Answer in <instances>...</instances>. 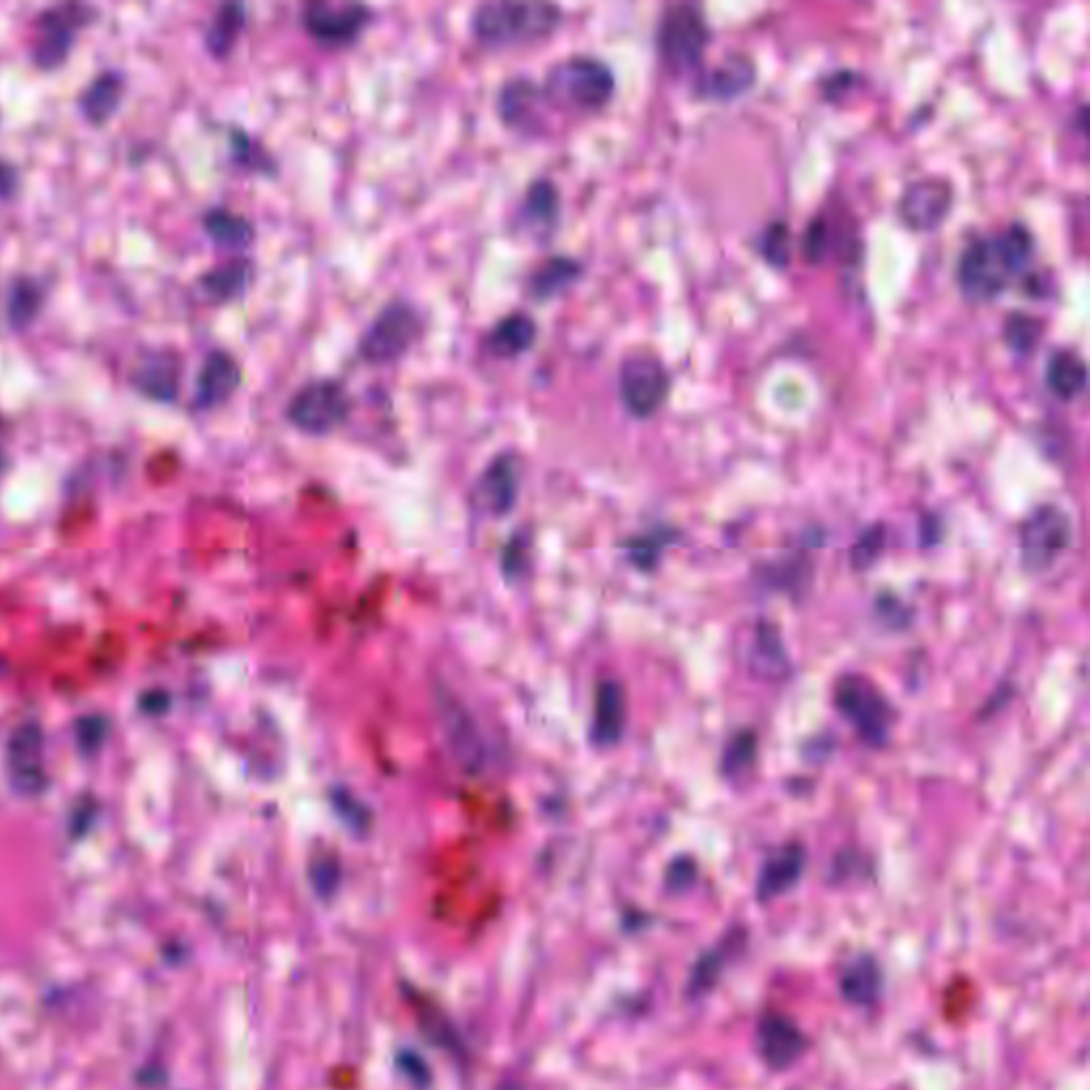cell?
<instances>
[{
	"mask_svg": "<svg viewBox=\"0 0 1090 1090\" xmlns=\"http://www.w3.org/2000/svg\"><path fill=\"white\" fill-rule=\"evenodd\" d=\"M1035 252V241L1024 224L976 238L958 260V286L971 301H990L1026 271Z\"/></svg>",
	"mask_w": 1090,
	"mask_h": 1090,
	"instance_id": "cell-1",
	"label": "cell"
},
{
	"mask_svg": "<svg viewBox=\"0 0 1090 1090\" xmlns=\"http://www.w3.org/2000/svg\"><path fill=\"white\" fill-rule=\"evenodd\" d=\"M565 11L556 2L544 0H488L479 2L469 29L483 47H515L540 43L558 33Z\"/></svg>",
	"mask_w": 1090,
	"mask_h": 1090,
	"instance_id": "cell-2",
	"label": "cell"
},
{
	"mask_svg": "<svg viewBox=\"0 0 1090 1090\" xmlns=\"http://www.w3.org/2000/svg\"><path fill=\"white\" fill-rule=\"evenodd\" d=\"M540 86L549 107L558 111L594 113L612 101L615 75L601 58L576 54L547 68Z\"/></svg>",
	"mask_w": 1090,
	"mask_h": 1090,
	"instance_id": "cell-3",
	"label": "cell"
},
{
	"mask_svg": "<svg viewBox=\"0 0 1090 1090\" xmlns=\"http://www.w3.org/2000/svg\"><path fill=\"white\" fill-rule=\"evenodd\" d=\"M424 331L415 307L397 299L381 307L358 340V354L369 365H392L405 358Z\"/></svg>",
	"mask_w": 1090,
	"mask_h": 1090,
	"instance_id": "cell-4",
	"label": "cell"
},
{
	"mask_svg": "<svg viewBox=\"0 0 1090 1090\" xmlns=\"http://www.w3.org/2000/svg\"><path fill=\"white\" fill-rule=\"evenodd\" d=\"M710 38L712 33L703 11L692 2L669 4L658 20L656 47L671 70L683 73L699 67Z\"/></svg>",
	"mask_w": 1090,
	"mask_h": 1090,
	"instance_id": "cell-5",
	"label": "cell"
},
{
	"mask_svg": "<svg viewBox=\"0 0 1090 1090\" xmlns=\"http://www.w3.org/2000/svg\"><path fill=\"white\" fill-rule=\"evenodd\" d=\"M352 399L335 377H315L303 383L286 405V420L305 435L322 437L349 418Z\"/></svg>",
	"mask_w": 1090,
	"mask_h": 1090,
	"instance_id": "cell-6",
	"label": "cell"
},
{
	"mask_svg": "<svg viewBox=\"0 0 1090 1090\" xmlns=\"http://www.w3.org/2000/svg\"><path fill=\"white\" fill-rule=\"evenodd\" d=\"M833 701L837 712L844 715L858 737L871 746L882 748L890 739L894 712L885 694L860 676H846L837 681Z\"/></svg>",
	"mask_w": 1090,
	"mask_h": 1090,
	"instance_id": "cell-7",
	"label": "cell"
},
{
	"mask_svg": "<svg viewBox=\"0 0 1090 1090\" xmlns=\"http://www.w3.org/2000/svg\"><path fill=\"white\" fill-rule=\"evenodd\" d=\"M374 9L365 2L313 0L301 9V26L315 43L331 49L354 45L374 22Z\"/></svg>",
	"mask_w": 1090,
	"mask_h": 1090,
	"instance_id": "cell-8",
	"label": "cell"
},
{
	"mask_svg": "<svg viewBox=\"0 0 1090 1090\" xmlns=\"http://www.w3.org/2000/svg\"><path fill=\"white\" fill-rule=\"evenodd\" d=\"M1071 520L1053 503L1039 505L1022 520L1019 531L1022 565L1026 571H1046L1071 545Z\"/></svg>",
	"mask_w": 1090,
	"mask_h": 1090,
	"instance_id": "cell-9",
	"label": "cell"
},
{
	"mask_svg": "<svg viewBox=\"0 0 1090 1090\" xmlns=\"http://www.w3.org/2000/svg\"><path fill=\"white\" fill-rule=\"evenodd\" d=\"M618 388L624 409L637 420H647L665 405L671 377L656 356L635 354L620 365Z\"/></svg>",
	"mask_w": 1090,
	"mask_h": 1090,
	"instance_id": "cell-10",
	"label": "cell"
},
{
	"mask_svg": "<svg viewBox=\"0 0 1090 1090\" xmlns=\"http://www.w3.org/2000/svg\"><path fill=\"white\" fill-rule=\"evenodd\" d=\"M97 18V9L86 2H63L38 13V38L33 60L41 68L60 67L70 54L75 33Z\"/></svg>",
	"mask_w": 1090,
	"mask_h": 1090,
	"instance_id": "cell-11",
	"label": "cell"
},
{
	"mask_svg": "<svg viewBox=\"0 0 1090 1090\" xmlns=\"http://www.w3.org/2000/svg\"><path fill=\"white\" fill-rule=\"evenodd\" d=\"M812 1050V1037L797 1021L778 1010H765L756 1021V1055L774 1071L792 1069Z\"/></svg>",
	"mask_w": 1090,
	"mask_h": 1090,
	"instance_id": "cell-12",
	"label": "cell"
},
{
	"mask_svg": "<svg viewBox=\"0 0 1090 1090\" xmlns=\"http://www.w3.org/2000/svg\"><path fill=\"white\" fill-rule=\"evenodd\" d=\"M953 201L954 188L948 179L922 177L901 194L899 213L910 229L931 231L948 215Z\"/></svg>",
	"mask_w": 1090,
	"mask_h": 1090,
	"instance_id": "cell-13",
	"label": "cell"
},
{
	"mask_svg": "<svg viewBox=\"0 0 1090 1090\" xmlns=\"http://www.w3.org/2000/svg\"><path fill=\"white\" fill-rule=\"evenodd\" d=\"M748 942V931L739 924L731 926L714 946L705 948L690 965V974L686 980V999L699 1001L714 990L715 985L726 974L735 954L744 953Z\"/></svg>",
	"mask_w": 1090,
	"mask_h": 1090,
	"instance_id": "cell-14",
	"label": "cell"
},
{
	"mask_svg": "<svg viewBox=\"0 0 1090 1090\" xmlns=\"http://www.w3.org/2000/svg\"><path fill=\"white\" fill-rule=\"evenodd\" d=\"M520 494V460L513 452H501L477 477L474 503L488 515H505Z\"/></svg>",
	"mask_w": 1090,
	"mask_h": 1090,
	"instance_id": "cell-15",
	"label": "cell"
},
{
	"mask_svg": "<svg viewBox=\"0 0 1090 1090\" xmlns=\"http://www.w3.org/2000/svg\"><path fill=\"white\" fill-rule=\"evenodd\" d=\"M545 107L549 104L545 102L542 86L524 75L508 79L497 94V111L501 122L520 133H537L544 120Z\"/></svg>",
	"mask_w": 1090,
	"mask_h": 1090,
	"instance_id": "cell-16",
	"label": "cell"
},
{
	"mask_svg": "<svg viewBox=\"0 0 1090 1090\" xmlns=\"http://www.w3.org/2000/svg\"><path fill=\"white\" fill-rule=\"evenodd\" d=\"M808 869V852L803 844H786L782 848L771 852L756 876L754 897L760 905L780 899L801 882Z\"/></svg>",
	"mask_w": 1090,
	"mask_h": 1090,
	"instance_id": "cell-17",
	"label": "cell"
},
{
	"mask_svg": "<svg viewBox=\"0 0 1090 1090\" xmlns=\"http://www.w3.org/2000/svg\"><path fill=\"white\" fill-rule=\"evenodd\" d=\"M837 987L842 999L852 1008H876L885 994V967L876 954H854L844 965Z\"/></svg>",
	"mask_w": 1090,
	"mask_h": 1090,
	"instance_id": "cell-18",
	"label": "cell"
},
{
	"mask_svg": "<svg viewBox=\"0 0 1090 1090\" xmlns=\"http://www.w3.org/2000/svg\"><path fill=\"white\" fill-rule=\"evenodd\" d=\"M243 383V369L237 358L226 349H213L204 358L197 377L194 408L213 409L226 403Z\"/></svg>",
	"mask_w": 1090,
	"mask_h": 1090,
	"instance_id": "cell-19",
	"label": "cell"
},
{
	"mask_svg": "<svg viewBox=\"0 0 1090 1090\" xmlns=\"http://www.w3.org/2000/svg\"><path fill=\"white\" fill-rule=\"evenodd\" d=\"M560 215H563V197L558 186L547 177L533 179L526 186L518 209L520 229L535 237H547L558 229Z\"/></svg>",
	"mask_w": 1090,
	"mask_h": 1090,
	"instance_id": "cell-20",
	"label": "cell"
},
{
	"mask_svg": "<svg viewBox=\"0 0 1090 1090\" xmlns=\"http://www.w3.org/2000/svg\"><path fill=\"white\" fill-rule=\"evenodd\" d=\"M540 337L537 320L522 309L499 318L483 337V349L497 360H513L531 352Z\"/></svg>",
	"mask_w": 1090,
	"mask_h": 1090,
	"instance_id": "cell-21",
	"label": "cell"
},
{
	"mask_svg": "<svg viewBox=\"0 0 1090 1090\" xmlns=\"http://www.w3.org/2000/svg\"><path fill=\"white\" fill-rule=\"evenodd\" d=\"M581 277H583V265L578 258L567 254H554L529 272L526 294L537 303H547L569 292Z\"/></svg>",
	"mask_w": 1090,
	"mask_h": 1090,
	"instance_id": "cell-22",
	"label": "cell"
},
{
	"mask_svg": "<svg viewBox=\"0 0 1090 1090\" xmlns=\"http://www.w3.org/2000/svg\"><path fill=\"white\" fill-rule=\"evenodd\" d=\"M754 77L756 68L746 54H728L715 67L701 73L697 79V90L708 99L728 101L752 88Z\"/></svg>",
	"mask_w": 1090,
	"mask_h": 1090,
	"instance_id": "cell-23",
	"label": "cell"
},
{
	"mask_svg": "<svg viewBox=\"0 0 1090 1090\" xmlns=\"http://www.w3.org/2000/svg\"><path fill=\"white\" fill-rule=\"evenodd\" d=\"M626 726V697L624 688L615 680H603L594 692L592 712V742L597 746H615Z\"/></svg>",
	"mask_w": 1090,
	"mask_h": 1090,
	"instance_id": "cell-24",
	"label": "cell"
},
{
	"mask_svg": "<svg viewBox=\"0 0 1090 1090\" xmlns=\"http://www.w3.org/2000/svg\"><path fill=\"white\" fill-rule=\"evenodd\" d=\"M254 275H256V265L249 258L238 256L224 265L204 271L199 277V288L211 303L224 305L237 301L247 292Z\"/></svg>",
	"mask_w": 1090,
	"mask_h": 1090,
	"instance_id": "cell-25",
	"label": "cell"
},
{
	"mask_svg": "<svg viewBox=\"0 0 1090 1090\" xmlns=\"http://www.w3.org/2000/svg\"><path fill=\"white\" fill-rule=\"evenodd\" d=\"M179 375L181 363L177 356L169 352H154L136 369L135 386L149 399L170 403L179 392Z\"/></svg>",
	"mask_w": 1090,
	"mask_h": 1090,
	"instance_id": "cell-26",
	"label": "cell"
},
{
	"mask_svg": "<svg viewBox=\"0 0 1090 1090\" xmlns=\"http://www.w3.org/2000/svg\"><path fill=\"white\" fill-rule=\"evenodd\" d=\"M247 26L245 2H222L204 29V45L213 58H226L235 49L241 33Z\"/></svg>",
	"mask_w": 1090,
	"mask_h": 1090,
	"instance_id": "cell-27",
	"label": "cell"
},
{
	"mask_svg": "<svg viewBox=\"0 0 1090 1090\" xmlns=\"http://www.w3.org/2000/svg\"><path fill=\"white\" fill-rule=\"evenodd\" d=\"M204 233L218 245L229 249H245L256 241V226L249 218L226 207H211L203 215Z\"/></svg>",
	"mask_w": 1090,
	"mask_h": 1090,
	"instance_id": "cell-28",
	"label": "cell"
},
{
	"mask_svg": "<svg viewBox=\"0 0 1090 1090\" xmlns=\"http://www.w3.org/2000/svg\"><path fill=\"white\" fill-rule=\"evenodd\" d=\"M124 92V79L118 70H102L81 92L79 107L92 124H104L118 109Z\"/></svg>",
	"mask_w": 1090,
	"mask_h": 1090,
	"instance_id": "cell-29",
	"label": "cell"
},
{
	"mask_svg": "<svg viewBox=\"0 0 1090 1090\" xmlns=\"http://www.w3.org/2000/svg\"><path fill=\"white\" fill-rule=\"evenodd\" d=\"M1087 365L1085 360L1069 352V349H1058L1046 367V383L1050 392L1063 401H1074L1087 390Z\"/></svg>",
	"mask_w": 1090,
	"mask_h": 1090,
	"instance_id": "cell-30",
	"label": "cell"
},
{
	"mask_svg": "<svg viewBox=\"0 0 1090 1090\" xmlns=\"http://www.w3.org/2000/svg\"><path fill=\"white\" fill-rule=\"evenodd\" d=\"M752 669L767 678H783L788 674V654L778 626L771 622H760L756 626Z\"/></svg>",
	"mask_w": 1090,
	"mask_h": 1090,
	"instance_id": "cell-31",
	"label": "cell"
},
{
	"mask_svg": "<svg viewBox=\"0 0 1090 1090\" xmlns=\"http://www.w3.org/2000/svg\"><path fill=\"white\" fill-rule=\"evenodd\" d=\"M43 299H45V292L41 288V283L33 279V277H18L13 281V288H11V294H9V305H7V315H9V324L18 331H24L29 329L34 322V318L38 315L41 311V305H43Z\"/></svg>",
	"mask_w": 1090,
	"mask_h": 1090,
	"instance_id": "cell-32",
	"label": "cell"
},
{
	"mask_svg": "<svg viewBox=\"0 0 1090 1090\" xmlns=\"http://www.w3.org/2000/svg\"><path fill=\"white\" fill-rule=\"evenodd\" d=\"M41 735L33 726L22 728L13 744H11V776L18 778V786L24 788V780H29V788H36L34 780L41 778L38 771V758H41Z\"/></svg>",
	"mask_w": 1090,
	"mask_h": 1090,
	"instance_id": "cell-33",
	"label": "cell"
},
{
	"mask_svg": "<svg viewBox=\"0 0 1090 1090\" xmlns=\"http://www.w3.org/2000/svg\"><path fill=\"white\" fill-rule=\"evenodd\" d=\"M445 731L447 739L454 744V752L458 760H463L469 769H474L481 760V744L477 739L476 728L471 726V720L458 708V705H445Z\"/></svg>",
	"mask_w": 1090,
	"mask_h": 1090,
	"instance_id": "cell-34",
	"label": "cell"
},
{
	"mask_svg": "<svg viewBox=\"0 0 1090 1090\" xmlns=\"http://www.w3.org/2000/svg\"><path fill=\"white\" fill-rule=\"evenodd\" d=\"M758 756V735L752 728L735 733L722 752L720 774L724 778H739L749 767H754Z\"/></svg>",
	"mask_w": 1090,
	"mask_h": 1090,
	"instance_id": "cell-35",
	"label": "cell"
},
{
	"mask_svg": "<svg viewBox=\"0 0 1090 1090\" xmlns=\"http://www.w3.org/2000/svg\"><path fill=\"white\" fill-rule=\"evenodd\" d=\"M231 149L235 163L247 170L260 173V175H275L277 173V160L263 147L258 141H254L249 133L243 129L233 126L231 129Z\"/></svg>",
	"mask_w": 1090,
	"mask_h": 1090,
	"instance_id": "cell-36",
	"label": "cell"
},
{
	"mask_svg": "<svg viewBox=\"0 0 1090 1090\" xmlns=\"http://www.w3.org/2000/svg\"><path fill=\"white\" fill-rule=\"evenodd\" d=\"M1039 335H1042V322L1028 313H1012L1003 322L1005 343L1019 354H1028L1035 347Z\"/></svg>",
	"mask_w": 1090,
	"mask_h": 1090,
	"instance_id": "cell-37",
	"label": "cell"
},
{
	"mask_svg": "<svg viewBox=\"0 0 1090 1090\" xmlns=\"http://www.w3.org/2000/svg\"><path fill=\"white\" fill-rule=\"evenodd\" d=\"M790 245H792L790 229L786 222L778 220L765 229L760 237V254L769 265H774L776 269H783L790 265Z\"/></svg>",
	"mask_w": 1090,
	"mask_h": 1090,
	"instance_id": "cell-38",
	"label": "cell"
},
{
	"mask_svg": "<svg viewBox=\"0 0 1090 1090\" xmlns=\"http://www.w3.org/2000/svg\"><path fill=\"white\" fill-rule=\"evenodd\" d=\"M886 542V531L882 524H874L869 526L860 537L858 542L852 545L850 549V563L852 567L856 571H863L867 569L869 565L876 563V558L882 554L885 549Z\"/></svg>",
	"mask_w": 1090,
	"mask_h": 1090,
	"instance_id": "cell-39",
	"label": "cell"
},
{
	"mask_svg": "<svg viewBox=\"0 0 1090 1090\" xmlns=\"http://www.w3.org/2000/svg\"><path fill=\"white\" fill-rule=\"evenodd\" d=\"M760 576L765 583H771L778 590H783L786 586H803V578L810 576V565H805L803 558H790L774 567H767Z\"/></svg>",
	"mask_w": 1090,
	"mask_h": 1090,
	"instance_id": "cell-40",
	"label": "cell"
},
{
	"mask_svg": "<svg viewBox=\"0 0 1090 1090\" xmlns=\"http://www.w3.org/2000/svg\"><path fill=\"white\" fill-rule=\"evenodd\" d=\"M676 540L674 533H658V535H647L644 540H637L633 544L629 545V556L633 558V563L642 569H652L663 552V547H667V544H671Z\"/></svg>",
	"mask_w": 1090,
	"mask_h": 1090,
	"instance_id": "cell-41",
	"label": "cell"
},
{
	"mask_svg": "<svg viewBox=\"0 0 1090 1090\" xmlns=\"http://www.w3.org/2000/svg\"><path fill=\"white\" fill-rule=\"evenodd\" d=\"M697 878H699V867H697L694 858L692 856H678L669 863V867L665 871V888L674 894H680V892H686L688 888H692Z\"/></svg>",
	"mask_w": 1090,
	"mask_h": 1090,
	"instance_id": "cell-42",
	"label": "cell"
},
{
	"mask_svg": "<svg viewBox=\"0 0 1090 1090\" xmlns=\"http://www.w3.org/2000/svg\"><path fill=\"white\" fill-rule=\"evenodd\" d=\"M867 876V858L856 850L839 852L828 869V880L833 885L848 882L852 878Z\"/></svg>",
	"mask_w": 1090,
	"mask_h": 1090,
	"instance_id": "cell-43",
	"label": "cell"
},
{
	"mask_svg": "<svg viewBox=\"0 0 1090 1090\" xmlns=\"http://www.w3.org/2000/svg\"><path fill=\"white\" fill-rule=\"evenodd\" d=\"M828 249H831V229L826 220L820 215L812 220V224L803 235V254L810 263H820L826 258Z\"/></svg>",
	"mask_w": 1090,
	"mask_h": 1090,
	"instance_id": "cell-44",
	"label": "cell"
},
{
	"mask_svg": "<svg viewBox=\"0 0 1090 1090\" xmlns=\"http://www.w3.org/2000/svg\"><path fill=\"white\" fill-rule=\"evenodd\" d=\"M311 880L318 890L326 892V890H333L337 880H340V867H337V860L326 856V858H318L311 867Z\"/></svg>",
	"mask_w": 1090,
	"mask_h": 1090,
	"instance_id": "cell-45",
	"label": "cell"
},
{
	"mask_svg": "<svg viewBox=\"0 0 1090 1090\" xmlns=\"http://www.w3.org/2000/svg\"><path fill=\"white\" fill-rule=\"evenodd\" d=\"M878 613L882 615L886 624H894V626H908L910 618H912V612L899 601L894 599L892 594H882L878 599Z\"/></svg>",
	"mask_w": 1090,
	"mask_h": 1090,
	"instance_id": "cell-46",
	"label": "cell"
},
{
	"mask_svg": "<svg viewBox=\"0 0 1090 1090\" xmlns=\"http://www.w3.org/2000/svg\"><path fill=\"white\" fill-rule=\"evenodd\" d=\"M20 183V173L18 169L0 158V199H9Z\"/></svg>",
	"mask_w": 1090,
	"mask_h": 1090,
	"instance_id": "cell-47",
	"label": "cell"
}]
</instances>
